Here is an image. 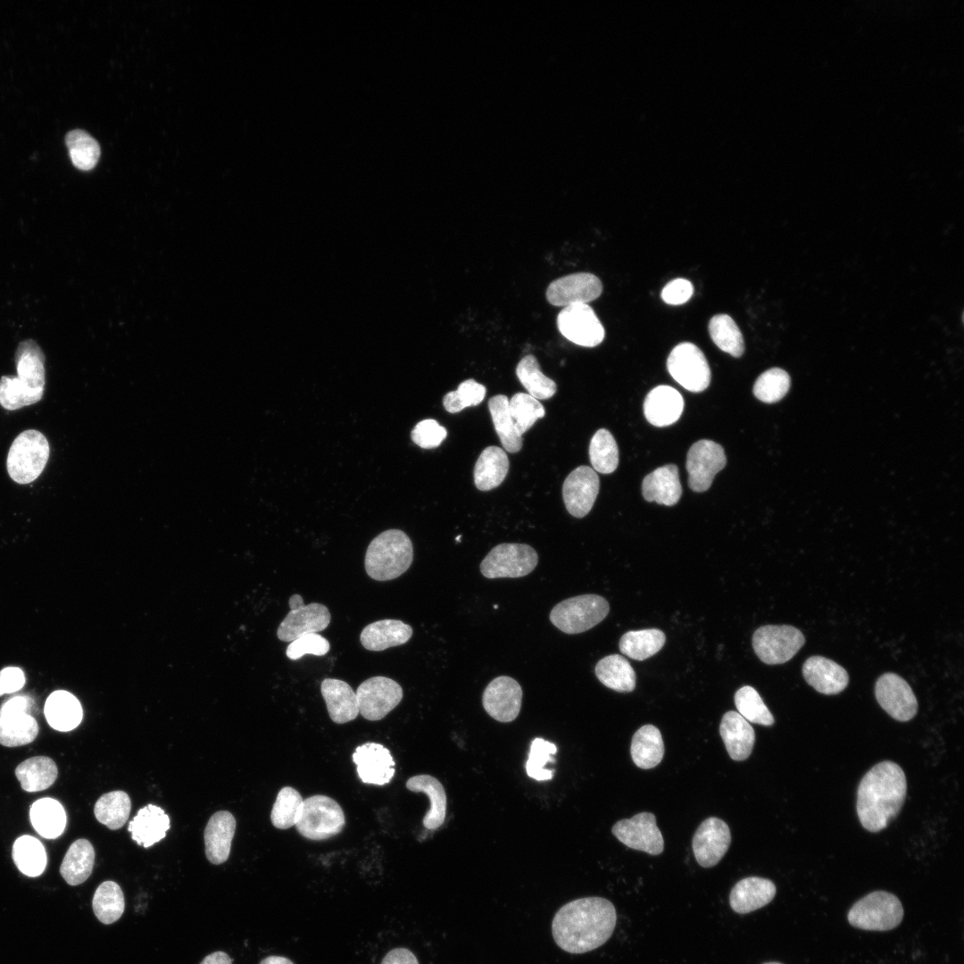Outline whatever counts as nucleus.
Here are the masks:
<instances>
[{
    "label": "nucleus",
    "instance_id": "nucleus-1",
    "mask_svg": "<svg viewBox=\"0 0 964 964\" xmlns=\"http://www.w3.org/2000/svg\"><path fill=\"white\" fill-rule=\"evenodd\" d=\"M617 914L611 902L586 897L563 905L554 915L552 933L565 952L580 954L606 943L614 932Z\"/></svg>",
    "mask_w": 964,
    "mask_h": 964
},
{
    "label": "nucleus",
    "instance_id": "nucleus-2",
    "mask_svg": "<svg viewBox=\"0 0 964 964\" xmlns=\"http://www.w3.org/2000/svg\"><path fill=\"white\" fill-rule=\"evenodd\" d=\"M906 794V777L898 764L890 760L876 764L857 790L856 810L861 826L872 833L885 828L900 812Z\"/></svg>",
    "mask_w": 964,
    "mask_h": 964
},
{
    "label": "nucleus",
    "instance_id": "nucleus-3",
    "mask_svg": "<svg viewBox=\"0 0 964 964\" xmlns=\"http://www.w3.org/2000/svg\"><path fill=\"white\" fill-rule=\"evenodd\" d=\"M413 561L410 537L400 529H388L370 543L364 559L368 576L377 581H388L403 574Z\"/></svg>",
    "mask_w": 964,
    "mask_h": 964
},
{
    "label": "nucleus",
    "instance_id": "nucleus-4",
    "mask_svg": "<svg viewBox=\"0 0 964 964\" xmlns=\"http://www.w3.org/2000/svg\"><path fill=\"white\" fill-rule=\"evenodd\" d=\"M50 454L46 436L36 429L21 432L12 443L6 458L10 478L18 484L34 481L44 470Z\"/></svg>",
    "mask_w": 964,
    "mask_h": 964
},
{
    "label": "nucleus",
    "instance_id": "nucleus-5",
    "mask_svg": "<svg viewBox=\"0 0 964 964\" xmlns=\"http://www.w3.org/2000/svg\"><path fill=\"white\" fill-rule=\"evenodd\" d=\"M607 600L598 594H587L570 597L557 603L549 618L553 625L566 634L589 630L608 615Z\"/></svg>",
    "mask_w": 964,
    "mask_h": 964
},
{
    "label": "nucleus",
    "instance_id": "nucleus-6",
    "mask_svg": "<svg viewBox=\"0 0 964 964\" xmlns=\"http://www.w3.org/2000/svg\"><path fill=\"white\" fill-rule=\"evenodd\" d=\"M903 918V908L893 893L875 891L856 902L848 912L849 923L869 931H887L896 927Z\"/></svg>",
    "mask_w": 964,
    "mask_h": 964
},
{
    "label": "nucleus",
    "instance_id": "nucleus-7",
    "mask_svg": "<svg viewBox=\"0 0 964 964\" xmlns=\"http://www.w3.org/2000/svg\"><path fill=\"white\" fill-rule=\"evenodd\" d=\"M345 819L341 806L332 798L316 794L303 800L301 816L295 827L301 835L321 841L338 835Z\"/></svg>",
    "mask_w": 964,
    "mask_h": 964
},
{
    "label": "nucleus",
    "instance_id": "nucleus-8",
    "mask_svg": "<svg viewBox=\"0 0 964 964\" xmlns=\"http://www.w3.org/2000/svg\"><path fill=\"white\" fill-rule=\"evenodd\" d=\"M538 555L527 544L504 543L494 546L480 563V571L486 578H520L536 567Z\"/></svg>",
    "mask_w": 964,
    "mask_h": 964
},
{
    "label": "nucleus",
    "instance_id": "nucleus-9",
    "mask_svg": "<svg viewBox=\"0 0 964 964\" xmlns=\"http://www.w3.org/2000/svg\"><path fill=\"white\" fill-rule=\"evenodd\" d=\"M752 647L757 657L769 665L791 660L805 643L803 634L789 625H767L755 630Z\"/></svg>",
    "mask_w": 964,
    "mask_h": 964
},
{
    "label": "nucleus",
    "instance_id": "nucleus-10",
    "mask_svg": "<svg viewBox=\"0 0 964 964\" xmlns=\"http://www.w3.org/2000/svg\"><path fill=\"white\" fill-rule=\"evenodd\" d=\"M671 377L686 390L698 393L711 382V370L700 348L689 342L676 345L667 360Z\"/></svg>",
    "mask_w": 964,
    "mask_h": 964
},
{
    "label": "nucleus",
    "instance_id": "nucleus-11",
    "mask_svg": "<svg viewBox=\"0 0 964 964\" xmlns=\"http://www.w3.org/2000/svg\"><path fill=\"white\" fill-rule=\"evenodd\" d=\"M288 605L290 611L277 630L278 638L283 642L291 643L302 636L321 632L329 625L330 612L321 603L305 605L303 597L294 594L288 600Z\"/></svg>",
    "mask_w": 964,
    "mask_h": 964
},
{
    "label": "nucleus",
    "instance_id": "nucleus-12",
    "mask_svg": "<svg viewBox=\"0 0 964 964\" xmlns=\"http://www.w3.org/2000/svg\"><path fill=\"white\" fill-rule=\"evenodd\" d=\"M359 714L370 721L386 717L403 699V688L394 679L378 676L364 680L355 692Z\"/></svg>",
    "mask_w": 964,
    "mask_h": 964
},
{
    "label": "nucleus",
    "instance_id": "nucleus-13",
    "mask_svg": "<svg viewBox=\"0 0 964 964\" xmlns=\"http://www.w3.org/2000/svg\"><path fill=\"white\" fill-rule=\"evenodd\" d=\"M557 327L569 341L586 347L600 345L605 336L600 320L587 303L563 307L557 316Z\"/></svg>",
    "mask_w": 964,
    "mask_h": 964
},
{
    "label": "nucleus",
    "instance_id": "nucleus-14",
    "mask_svg": "<svg viewBox=\"0 0 964 964\" xmlns=\"http://www.w3.org/2000/svg\"><path fill=\"white\" fill-rule=\"evenodd\" d=\"M726 463L727 457L721 445L706 439L695 442L686 458L689 487L694 492L708 490L715 475Z\"/></svg>",
    "mask_w": 964,
    "mask_h": 964
},
{
    "label": "nucleus",
    "instance_id": "nucleus-15",
    "mask_svg": "<svg viewBox=\"0 0 964 964\" xmlns=\"http://www.w3.org/2000/svg\"><path fill=\"white\" fill-rule=\"evenodd\" d=\"M612 834L629 848L652 855L662 852L664 841L656 825V818L651 812H641L631 819L618 821L612 827Z\"/></svg>",
    "mask_w": 964,
    "mask_h": 964
},
{
    "label": "nucleus",
    "instance_id": "nucleus-16",
    "mask_svg": "<svg viewBox=\"0 0 964 964\" xmlns=\"http://www.w3.org/2000/svg\"><path fill=\"white\" fill-rule=\"evenodd\" d=\"M879 705L894 719L908 721L918 711V702L910 685L895 673L880 676L875 686Z\"/></svg>",
    "mask_w": 964,
    "mask_h": 964
},
{
    "label": "nucleus",
    "instance_id": "nucleus-17",
    "mask_svg": "<svg viewBox=\"0 0 964 964\" xmlns=\"http://www.w3.org/2000/svg\"><path fill=\"white\" fill-rule=\"evenodd\" d=\"M602 284L598 277L588 272L572 273L553 280L546 289V299L554 306L587 303L598 298Z\"/></svg>",
    "mask_w": 964,
    "mask_h": 964
},
{
    "label": "nucleus",
    "instance_id": "nucleus-18",
    "mask_svg": "<svg viewBox=\"0 0 964 964\" xmlns=\"http://www.w3.org/2000/svg\"><path fill=\"white\" fill-rule=\"evenodd\" d=\"M521 702L520 685L507 676L494 678L484 690L482 696L485 711L500 722L513 721L519 714Z\"/></svg>",
    "mask_w": 964,
    "mask_h": 964
},
{
    "label": "nucleus",
    "instance_id": "nucleus-19",
    "mask_svg": "<svg viewBox=\"0 0 964 964\" xmlns=\"http://www.w3.org/2000/svg\"><path fill=\"white\" fill-rule=\"evenodd\" d=\"M731 842L728 826L720 819L711 817L698 827L692 847L698 864L703 868L717 865L727 852Z\"/></svg>",
    "mask_w": 964,
    "mask_h": 964
},
{
    "label": "nucleus",
    "instance_id": "nucleus-20",
    "mask_svg": "<svg viewBox=\"0 0 964 964\" xmlns=\"http://www.w3.org/2000/svg\"><path fill=\"white\" fill-rule=\"evenodd\" d=\"M599 488L598 475L591 467L581 465L573 470L562 486L563 502L569 513L576 518L588 514Z\"/></svg>",
    "mask_w": 964,
    "mask_h": 964
},
{
    "label": "nucleus",
    "instance_id": "nucleus-21",
    "mask_svg": "<svg viewBox=\"0 0 964 964\" xmlns=\"http://www.w3.org/2000/svg\"><path fill=\"white\" fill-rule=\"evenodd\" d=\"M353 761L357 774L365 784L384 785L395 775V760L389 750L378 743H365L355 749Z\"/></svg>",
    "mask_w": 964,
    "mask_h": 964
},
{
    "label": "nucleus",
    "instance_id": "nucleus-22",
    "mask_svg": "<svg viewBox=\"0 0 964 964\" xmlns=\"http://www.w3.org/2000/svg\"><path fill=\"white\" fill-rule=\"evenodd\" d=\"M805 681L823 694H837L848 686L849 676L844 668L823 656H811L802 665Z\"/></svg>",
    "mask_w": 964,
    "mask_h": 964
},
{
    "label": "nucleus",
    "instance_id": "nucleus-23",
    "mask_svg": "<svg viewBox=\"0 0 964 964\" xmlns=\"http://www.w3.org/2000/svg\"><path fill=\"white\" fill-rule=\"evenodd\" d=\"M775 884L767 878L749 877L738 881L732 888L729 904L734 911L746 914L764 907L776 895Z\"/></svg>",
    "mask_w": 964,
    "mask_h": 964
},
{
    "label": "nucleus",
    "instance_id": "nucleus-24",
    "mask_svg": "<svg viewBox=\"0 0 964 964\" xmlns=\"http://www.w3.org/2000/svg\"><path fill=\"white\" fill-rule=\"evenodd\" d=\"M684 409L682 395L669 386H659L651 390L644 403L646 420L653 426L666 427L675 423Z\"/></svg>",
    "mask_w": 964,
    "mask_h": 964
},
{
    "label": "nucleus",
    "instance_id": "nucleus-25",
    "mask_svg": "<svg viewBox=\"0 0 964 964\" xmlns=\"http://www.w3.org/2000/svg\"><path fill=\"white\" fill-rule=\"evenodd\" d=\"M234 816L226 810L214 813L204 830L205 855L212 864L225 862L229 855L236 830Z\"/></svg>",
    "mask_w": 964,
    "mask_h": 964
},
{
    "label": "nucleus",
    "instance_id": "nucleus-26",
    "mask_svg": "<svg viewBox=\"0 0 964 964\" xmlns=\"http://www.w3.org/2000/svg\"><path fill=\"white\" fill-rule=\"evenodd\" d=\"M320 692L333 722L345 724L359 715L356 694L345 681L325 678L320 684Z\"/></svg>",
    "mask_w": 964,
    "mask_h": 964
},
{
    "label": "nucleus",
    "instance_id": "nucleus-27",
    "mask_svg": "<svg viewBox=\"0 0 964 964\" xmlns=\"http://www.w3.org/2000/svg\"><path fill=\"white\" fill-rule=\"evenodd\" d=\"M412 633L411 627L402 620L386 619L367 625L360 635V642L366 650L381 652L404 644Z\"/></svg>",
    "mask_w": 964,
    "mask_h": 964
},
{
    "label": "nucleus",
    "instance_id": "nucleus-28",
    "mask_svg": "<svg viewBox=\"0 0 964 964\" xmlns=\"http://www.w3.org/2000/svg\"><path fill=\"white\" fill-rule=\"evenodd\" d=\"M719 733L731 759L744 760L750 756L755 733L750 723L738 712L730 711L724 714Z\"/></svg>",
    "mask_w": 964,
    "mask_h": 964
},
{
    "label": "nucleus",
    "instance_id": "nucleus-29",
    "mask_svg": "<svg viewBox=\"0 0 964 964\" xmlns=\"http://www.w3.org/2000/svg\"><path fill=\"white\" fill-rule=\"evenodd\" d=\"M642 493L648 502L668 506L676 504L682 494L677 467L668 464L648 474L643 480Z\"/></svg>",
    "mask_w": 964,
    "mask_h": 964
},
{
    "label": "nucleus",
    "instance_id": "nucleus-30",
    "mask_svg": "<svg viewBox=\"0 0 964 964\" xmlns=\"http://www.w3.org/2000/svg\"><path fill=\"white\" fill-rule=\"evenodd\" d=\"M44 714L52 728L68 732L80 724L83 711L79 701L71 693L57 690L47 697Z\"/></svg>",
    "mask_w": 964,
    "mask_h": 964
},
{
    "label": "nucleus",
    "instance_id": "nucleus-31",
    "mask_svg": "<svg viewBox=\"0 0 964 964\" xmlns=\"http://www.w3.org/2000/svg\"><path fill=\"white\" fill-rule=\"evenodd\" d=\"M169 828L170 818L164 810L148 804L137 811L128 830L138 845L147 848L164 838Z\"/></svg>",
    "mask_w": 964,
    "mask_h": 964
},
{
    "label": "nucleus",
    "instance_id": "nucleus-32",
    "mask_svg": "<svg viewBox=\"0 0 964 964\" xmlns=\"http://www.w3.org/2000/svg\"><path fill=\"white\" fill-rule=\"evenodd\" d=\"M14 361L18 378L31 389L45 387V354L32 339L21 341L16 349Z\"/></svg>",
    "mask_w": 964,
    "mask_h": 964
},
{
    "label": "nucleus",
    "instance_id": "nucleus-33",
    "mask_svg": "<svg viewBox=\"0 0 964 964\" xmlns=\"http://www.w3.org/2000/svg\"><path fill=\"white\" fill-rule=\"evenodd\" d=\"M406 787L414 793H424L430 802V809L423 818V825L428 829H436L443 825L446 813V794L440 781L430 775H417L410 777Z\"/></svg>",
    "mask_w": 964,
    "mask_h": 964
},
{
    "label": "nucleus",
    "instance_id": "nucleus-34",
    "mask_svg": "<svg viewBox=\"0 0 964 964\" xmlns=\"http://www.w3.org/2000/svg\"><path fill=\"white\" fill-rule=\"evenodd\" d=\"M509 470L506 453L500 447L488 446L480 453L474 467V483L480 491L497 487Z\"/></svg>",
    "mask_w": 964,
    "mask_h": 964
},
{
    "label": "nucleus",
    "instance_id": "nucleus-35",
    "mask_svg": "<svg viewBox=\"0 0 964 964\" xmlns=\"http://www.w3.org/2000/svg\"><path fill=\"white\" fill-rule=\"evenodd\" d=\"M30 822L38 835L46 839H55L64 831L66 813L55 799L45 797L37 800L29 809Z\"/></svg>",
    "mask_w": 964,
    "mask_h": 964
},
{
    "label": "nucleus",
    "instance_id": "nucleus-36",
    "mask_svg": "<svg viewBox=\"0 0 964 964\" xmlns=\"http://www.w3.org/2000/svg\"><path fill=\"white\" fill-rule=\"evenodd\" d=\"M95 851L87 839H78L69 847L60 867L62 878L70 885H79L92 873Z\"/></svg>",
    "mask_w": 964,
    "mask_h": 964
},
{
    "label": "nucleus",
    "instance_id": "nucleus-37",
    "mask_svg": "<svg viewBox=\"0 0 964 964\" xmlns=\"http://www.w3.org/2000/svg\"><path fill=\"white\" fill-rule=\"evenodd\" d=\"M15 776L24 791L39 792L47 789L55 782L58 769L51 758L35 756L20 763L15 769Z\"/></svg>",
    "mask_w": 964,
    "mask_h": 964
},
{
    "label": "nucleus",
    "instance_id": "nucleus-38",
    "mask_svg": "<svg viewBox=\"0 0 964 964\" xmlns=\"http://www.w3.org/2000/svg\"><path fill=\"white\" fill-rule=\"evenodd\" d=\"M630 753L638 768L649 769L657 766L664 755L660 730L652 725L641 727L633 735Z\"/></svg>",
    "mask_w": 964,
    "mask_h": 964
},
{
    "label": "nucleus",
    "instance_id": "nucleus-39",
    "mask_svg": "<svg viewBox=\"0 0 964 964\" xmlns=\"http://www.w3.org/2000/svg\"><path fill=\"white\" fill-rule=\"evenodd\" d=\"M37 734V722L30 713H0V744L6 747L25 745L32 743Z\"/></svg>",
    "mask_w": 964,
    "mask_h": 964
},
{
    "label": "nucleus",
    "instance_id": "nucleus-40",
    "mask_svg": "<svg viewBox=\"0 0 964 964\" xmlns=\"http://www.w3.org/2000/svg\"><path fill=\"white\" fill-rule=\"evenodd\" d=\"M596 677L617 692H631L636 687V673L628 661L619 654L601 659L594 669Z\"/></svg>",
    "mask_w": 964,
    "mask_h": 964
},
{
    "label": "nucleus",
    "instance_id": "nucleus-41",
    "mask_svg": "<svg viewBox=\"0 0 964 964\" xmlns=\"http://www.w3.org/2000/svg\"><path fill=\"white\" fill-rule=\"evenodd\" d=\"M12 857L17 868L25 876L36 877L46 869V852L36 837L24 835L18 837L12 850Z\"/></svg>",
    "mask_w": 964,
    "mask_h": 964
},
{
    "label": "nucleus",
    "instance_id": "nucleus-42",
    "mask_svg": "<svg viewBox=\"0 0 964 964\" xmlns=\"http://www.w3.org/2000/svg\"><path fill=\"white\" fill-rule=\"evenodd\" d=\"M488 409L503 448L511 453H518L522 447L523 438L516 430L509 410L508 397L503 395L491 397Z\"/></svg>",
    "mask_w": 964,
    "mask_h": 964
},
{
    "label": "nucleus",
    "instance_id": "nucleus-43",
    "mask_svg": "<svg viewBox=\"0 0 964 964\" xmlns=\"http://www.w3.org/2000/svg\"><path fill=\"white\" fill-rule=\"evenodd\" d=\"M665 641V634L658 628L631 630L621 636L619 650L631 659L644 661L656 654Z\"/></svg>",
    "mask_w": 964,
    "mask_h": 964
},
{
    "label": "nucleus",
    "instance_id": "nucleus-44",
    "mask_svg": "<svg viewBox=\"0 0 964 964\" xmlns=\"http://www.w3.org/2000/svg\"><path fill=\"white\" fill-rule=\"evenodd\" d=\"M92 908L103 924L110 925L117 921L125 909L124 895L120 885L113 881L100 884L94 893Z\"/></svg>",
    "mask_w": 964,
    "mask_h": 964
},
{
    "label": "nucleus",
    "instance_id": "nucleus-45",
    "mask_svg": "<svg viewBox=\"0 0 964 964\" xmlns=\"http://www.w3.org/2000/svg\"><path fill=\"white\" fill-rule=\"evenodd\" d=\"M131 809L129 795L123 791H112L103 794L96 802L94 813L96 819L112 830L122 827Z\"/></svg>",
    "mask_w": 964,
    "mask_h": 964
},
{
    "label": "nucleus",
    "instance_id": "nucleus-46",
    "mask_svg": "<svg viewBox=\"0 0 964 964\" xmlns=\"http://www.w3.org/2000/svg\"><path fill=\"white\" fill-rule=\"evenodd\" d=\"M516 375L528 395L536 399H548L557 390L556 383L541 371L539 363L533 354H528L519 362Z\"/></svg>",
    "mask_w": 964,
    "mask_h": 964
},
{
    "label": "nucleus",
    "instance_id": "nucleus-47",
    "mask_svg": "<svg viewBox=\"0 0 964 964\" xmlns=\"http://www.w3.org/2000/svg\"><path fill=\"white\" fill-rule=\"evenodd\" d=\"M709 333L714 344L723 352L740 357L744 352L743 335L727 314H717L709 322Z\"/></svg>",
    "mask_w": 964,
    "mask_h": 964
},
{
    "label": "nucleus",
    "instance_id": "nucleus-48",
    "mask_svg": "<svg viewBox=\"0 0 964 964\" xmlns=\"http://www.w3.org/2000/svg\"><path fill=\"white\" fill-rule=\"evenodd\" d=\"M65 144L73 165L81 170H92L100 157L98 142L85 130L77 129L65 136Z\"/></svg>",
    "mask_w": 964,
    "mask_h": 964
},
{
    "label": "nucleus",
    "instance_id": "nucleus-49",
    "mask_svg": "<svg viewBox=\"0 0 964 964\" xmlns=\"http://www.w3.org/2000/svg\"><path fill=\"white\" fill-rule=\"evenodd\" d=\"M593 470L602 474L613 472L619 464V449L613 436L605 428L598 429L589 445Z\"/></svg>",
    "mask_w": 964,
    "mask_h": 964
},
{
    "label": "nucleus",
    "instance_id": "nucleus-50",
    "mask_svg": "<svg viewBox=\"0 0 964 964\" xmlns=\"http://www.w3.org/2000/svg\"><path fill=\"white\" fill-rule=\"evenodd\" d=\"M303 804V799L297 790L291 786L281 788L270 812L272 825L278 829L295 826L301 816Z\"/></svg>",
    "mask_w": 964,
    "mask_h": 964
},
{
    "label": "nucleus",
    "instance_id": "nucleus-51",
    "mask_svg": "<svg viewBox=\"0 0 964 964\" xmlns=\"http://www.w3.org/2000/svg\"><path fill=\"white\" fill-rule=\"evenodd\" d=\"M43 389H31L17 376L0 378V404L8 411H14L41 400Z\"/></svg>",
    "mask_w": 964,
    "mask_h": 964
},
{
    "label": "nucleus",
    "instance_id": "nucleus-52",
    "mask_svg": "<svg viewBox=\"0 0 964 964\" xmlns=\"http://www.w3.org/2000/svg\"><path fill=\"white\" fill-rule=\"evenodd\" d=\"M735 704L739 714L748 722L771 726L774 718L763 702L759 693L750 686H744L735 694Z\"/></svg>",
    "mask_w": 964,
    "mask_h": 964
},
{
    "label": "nucleus",
    "instance_id": "nucleus-53",
    "mask_svg": "<svg viewBox=\"0 0 964 964\" xmlns=\"http://www.w3.org/2000/svg\"><path fill=\"white\" fill-rule=\"evenodd\" d=\"M509 410L516 430L521 436L538 419L544 416V408L540 402L526 393H516L509 400Z\"/></svg>",
    "mask_w": 964,
    "mask_h": 964
},
{
    "label": "nucleus",
    "instance_id": "nucleus-54",
    "mask_svg": "<svg viewBox=\"0 0 964 964\" xmlns=\"http://www.w3.org/2000/svg\"><path fill=\"white\" fill-rule=\"evenodd\" d=\"M790 383V377L785 370L771 368L758 377L753 386V394L760 401L773 403L786 395Z\"/></svg>",
    "mask_w": 964,
    "mask_h": 964
},
{
    "label": "nucleus",
    "instance_id": "nucleus-55",
    "mask_svg": "<svg viewBox=\"0 0 964 964\" xmlns=\"http://www.w3.org/2000/svg\"><path fill=\"white\" fill-rule=\"evenodd\" d=\"M557 747L554 744L543 738H536L530 744L528 759L526 763L527 774L537 780L544 781L552 779L553 771L544 769L547 762H553L552 755L555 754Z\"/></svg>",
    "mask_w": 964,
    "mask_h": 964
},
{
    "label": "nucleus",
    "instance_id": "nucleus-56",
    "mask_svg": "<svg viewBox=\"0 0 964 964\" xmlns=\"http://www.w3.org/2000/svg\"><path fill=\"white\" fill-rule=\"evenodd\" d=\"M485 386L473 378L461 382L455 391L448 392L443 399L445 409L450 413H457L469 406L479 404L485 398Z\"/></svg>",
    "mask_w": 964,
    "mask_h": 964
},
{
    "label": "nucleus",
    "instance_id": "nucleus-57",
    "mask_svg": "<svg viewBox=\"0 0 964 964\" xmlns=\"http://www.w3.org/2000/svg\"><path fill=\"white\" fill-rule=\"evenodd\" d=\"M330 644L328 639L317 634H307L292 641L287 647L288 659L296 661L304 654L323 656L328 652Z\"/></svg>",
    "mask_w": 964,
    "mask_h": 964
},
{
    "label": "nucleus",
    "instance_id": "nucleus-58",
    "mask_svg": "<svg viewBox=\"0 0 964 964\" xmlns=\"http://www.w3.org/2000/svg\"><path fill=\"white\" fill-rule=\"evenodd\" d=\"M446 435V429L431 419L420 421L411 433L412 441L424 449L437 447L445 440Z\"/></svg>",
    "mask_w": 964,
    "mask_h": 964
},
{
    "label": "nucleus",
    "instance_id": "nucleus-59",
    "mask_svg": "<svg viewBox=\"0 0 964 964\" xmlns=\"http://www.w3.org/2000/svg\"><path fill=\"white\" fill-rule=\"evenodd\" d=\"M694 287L685 278H676L669 282L661 291L662 300L672 305L686 303L693 295Z\"/></svg>",
    "mask_w": 964,
    "mask_h": 964
},
{
    "label": "nucleus",
    "instance_id": "nucleus-60",
    "mask_svg": "<svg viewBox=\"0 0 964 964\" xmlns=\"http://www.w3.org/2000/svg\"><path fill=\"white\" fill-rule=\"evenodd\" d=\"M26 682L24 672L18 667H6L0 671V696L21 690Z\"/></svg>",
    "mask_w": 964,
    "mask_h": 964
},
{
    "label": "nucleus",
    "instance_id": "nucleus-61",
    "mask_svg": "<svg viewBox=\"0 0 964 964\" xmlns=\"http://www.w3.org/2000/svg\"><path fill=\"white\" fill-rule=\"evenodd\" d=\"M381 964H419V961L410 950L395 948L386 954Z\"/></svg>",
    "mask_w": 964,
    "mask_h": 964
},
{
    "label": "nucleus",
    "instance_id": "nucleus-62",
    "mask_svg": "<svg viewBox=\"0 0 964 964\" xmlns=\"http://www.w3.org/2000/svg\"><path fill=\"white\" fill-rule=\"evenodd\" d=\"M200 964H232V960L226 952L217 951L204 957Z\"/></svg>",
    "mask_w": 964,
    "mask_h": 964
},
{
    "label": "nucleus",
    "instance_id": "nucleus-63",
    "mask_svg": "<svg viewBox=\"0 0 964 964\" xmlns=\"http://www.w3.org/2000/svg\"><path fill=\"white\" fill-rule=\"evenodd\" d=\"M259 964H294L290 960L281 956H269Z\"/></svg>",
    "mask_w": 964,
    "mask_h": 964
},
{
    "label": "nucleus",
    "instance_id": "nucleus-64",
    "mask_svg": "<svg viewBox=\"0 0 964 964\" xmlns=\"http://www.w3.org/2000/svg\"><path fill=\"white\" fill-rule=\"evenodd\" d=\"M763 964H782V963H779V962H766V963H763Z\"/></svg>",
    "mask_w": 964,
    "mask_h": 964
}]
</instances>
